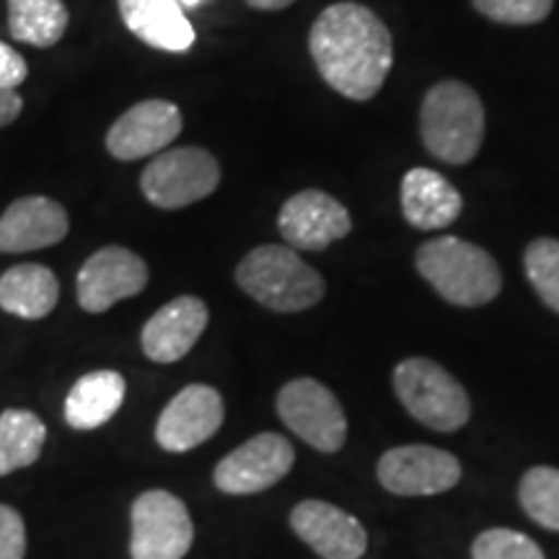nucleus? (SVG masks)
Here are the masks:
<instances>
[{
    "mask_svg": "<svg viewBox=\"0 0 559 559\" xmlns=\"http://www.w3.org/2000/svg\"><path fill=\"white\" fill-rule=\"evenodd\" d=\"M60 300V283L45 264H16L0 275V309L19 319L50 317Z\"/></svg>",
    "mask_w": 559,
    "mask_h": 559,
    "instance_id": "obj_21",
    "label": "nucleus"
},
{
    "mask_svg": "<svg viewBox=\"0 0 559 559\" xmlns=\"http://www.w3.org/2000/svg\"><path fill=\"white\" fill-rule=\"evenodd\" d=\"M277 230L290 249L321 251L345 239L353 230L347 207L321 190H304L285 202L277 215Z\"/></svg>",
    "mask_w": 559,
    "mask_h": 559,
    "instance_id": "obj_13",
    "label": "nucleus"
},
{
    "mask_svg": "<svg viewBox=\"0 0 559 559\" xmlns=\"http://www.w3.org/2000/svg\"><path fill=\"white\" fill-rule=\"evenodd\" d=\"M221 164L198 145L160 151L140 177V192L153 207L179 210L218 190Z\"/></svg>",
    "mask_w": 559,
    "mask_h": 559,
    "instance_id": "obj_6",
    "label": "nucleus"
},
{
    "mask_svg": "<svg viewBox=\"0 0 559 559\" xmlns=\"http://www.w3.org/2000/svg\"><path fill=\"white\" fill-rule=\"evenodd\" d=\"M26 75H29L26 60L11 45L0 41V88L16 91L26 81Z\"/></svg>",
    "mask_w": 559,
    "mask_h": 559,
    "instance_id": "obj_29",
    "label": "nucleus"
},
{
    "mask_svg": "<svg viewBox=\"0 0 559 559\" xmlns=\"http://www.w3.org/2000/svg\"><path fill=\"white\" fill-rule=\"evenodd\" d=\"M239 288L275 313H298L317 306L326 293L324 277L290 247L264 243L236 267Z\"/></svg>",
    "mask_w": 559,
    "mask_h": 559,
    "instance_id": "obj_4",
    "label": "nucleus"
},
{
    "mask_svg": "<svg viewBox=\"0 0 559 559\" xmlns=\"http://www.w3.org/2000/svg\"><path fill=\"white\" fill-rule=\"evenodd\" d=\"M181 5H185V9H194V5H200L202 0H179Z\"/></svg>",
    "mask_w": 559,
    "mask_h": 559,
    "instance_id": "obj_32",
    "label": "nucleus"
},
{
    "mask_svg": "<svg viewBox=\"0 0 559 559\" xmlns=\"http://www.w3.org/2000/svg\"><path fill=\"white\" fill-rule=\"evenodd\" d=\"M132 559H185L194 542L190 510L166 489L138 495L130 508Z\"/></svg>",
    "mask_w": 559,
    "mask_h": 559,
    "instance_id": "obj_7",
    "label": "nucleus"
},
{
    "mask_svg": "<svg viewBox=\"0 0 559 559\" xmlns=\"http://www.w3.org/2000/svg\"><path fill=\"white\" fill-rule=\"evenodd\" d=\"M243 3H249L251 9H260V11H283L296 3V0H243Z\"/></svg>",
    "mask_w": 559,
    "mask_h": 559,
    "instance_id": "obj_31",
    "label": "nucleus"
},
{
    "mask_svg": "<svg viewBox=\"0 0 559 559\" xmlns=\"http://www.w3.org/2000/svg\"><path fill=\"white\" fill-rule=\"evenodd\" d=\"M528 283L539 293V298L551 311L559 313V241L536 239L526 247L523 254Z\"/></svg>",
    "mask_w": 559,
    "mask_h": 559,
    "instance_id": "obj_25",
    "label": "nucleus"
},
{
    "mask_svg": "<svg viewBox=\"0 0 559 559\" xmlns=\"http://www.w3.org/2000/svg\"><path fill=\"white\" fill-rule=\"evenodd\" d=\"M226 407L218 389L190 383L166 404L156 423V443L169 453H187L221 430Z\"/></svg>",
    "mask_w": 559,
    "mask_h": 559,
    "instance_id": "obj_12",
    "label": "nucleus"
},
{
    "mask_svg": "<svg viewBox=\"0 0 559 559\" xmlns=\"http://www.w3.org/2000/svg\"><path fill=\"white\" fill-rule=\"evenodd\" d=\"M210 311L198 296H179L153 313L140 332L145 358L169 366L185 358L207 330Z\"/></svg>",
    "mask_w": 559,
    "mask_h": 559,
    "instance_id": "obj_16",
    "label": "nucleus"
},
{
    "mask_svg": "<svg viewBox=\"0 0 559 559\" xmlns=\"http://www.w3.org/2000/svg\"><path fill=\"white\" fill-rule=\"evenodd\" d=\"M290 528L321 559H360L368 549L362 523L324 500L298 502L290 513Z\"/></svg>",
    "mask_w": 559,
    "mask_h": 559,
    "instance_id": "obj_15",
    "label": "nucleus"
},
{
    "mask_svg": "<svg viewBox=\"0 0 559 559\" xmlns=\"http://www.w3.org/2000/svg\"><path fill=\"white\" fill-rule=\"evenodd\" d=\"M419 135L430 156L451 166L477 158L485 140V107L464 81H440L419 107Z\"/></svg>",
    "mask_w": 559,
    "mask_h": 559,
    "instance_id": "obj_3",
    "label": "nucleus"
},
{
    "mask_svg": "<svg viewBox=\"0 0 559 559\" xmlns=\"http://www.w3.org/2000/svg\"><path fill=\"white\" fill-rule=\"evenodd\" d=\"M472 559H544V551L521 531L489 528L474 539Z\"/></svg>",
    "mask_w": 559,
    "mask_h": 559,
    "instance_id": "obj_26",
    "label": "nucleus"
},
{
    "mask_svg": "<svg viewBox=\"0 0 559 559\" xmlns=\"http://www.w3.org/2000/svg\"><path fill=\"white\" fill-rule=\"evenodd\" d=\"M21 109H24V99L16 91L0 88V128H9L11 122H16Z\"/></svg>",
    "mask_w": 559,
    "mask_h": 559,
    "instance_id": "obj_30",
    "label": "nucleus"
},
{
    "mask_svg": "<svg viewBox=\"0 0 559 559\" xmlns=\"http://www.w3.org/2000/svg\"><path fill=\"white\" fill-rule=\"evenodd\" d=\"M309 50L326 86L349 102H368L394 66V39L386 24L360 3H334L319 13Z\"/></svg>",
    "mask_w": 559,
    "mask_h": 559,
    "instance_id": "obj_1",
    "label": "nucleus"
},
{
    "mask_svg": "<svg viewBox=\"0 0 559 559\" xmlns=\"http://www.w3.org/2000/svg\"><path fill=\"white\" fill-rule=\"evenodd\" d=\"M47 428L29 409H5L0 415V477L37 464Z\"/></svg>",
    "mask_w": 559,
    "mask_h": 559,
    "instance_id": "obj_22",
    "label": "nucleus"
},
{
    "mask_svg": "<svg viewBox=\"0 0 559 559\" xmlns=\"http://www.w3.org/2000/svg\"><path fill=\"white\" fill-rule=\"evenodd\" d=\"M185 120L174 102L148 99L111 124L107 132V151L117 160H138L153 153H160L166 145L179 138Z\"/></svg>",
    "mask_w": 559,
    "mask_h": 559,
    "instance_id": "obj_14",
    "label": "nucleus"
},
{
    "mask_svg": "<svg viewBox=\"0 0 559 559\" xmlns=\"http://www.w3.org/2000/svg\"><path fill=\"white\" fill-rule=\"evenodd\" d=\"M79 304L88 313H104L148 285V264L128 247H104L79 270Z\"/></svg>",
    "mask_w": 559,
    "mask_h": 559,
    "instance_id": "obj_11",
    "label": "nucleus"
},
{
    "mask_svg": "<svg viewBox=\"0 0 559 559\" xmlns=\"http://www.w3.org/2000/svg\"><path fill=\"white\" fill-rule=\"evenodd\" d=\"M66 207L50 198H19L0 215V254H21L60 243L68 236Z\"/></svg>",
    "mask_w": 559,
    "mask_h": 559,
    "instance_id": "obj_17",
    "label": "nucleus"
},
{
    "mask_svg": "<svg viewBox=\"0 0 559 559\" xmlns=\"http://www.w3.org/2000/svg\"><path fill=\"white\" fill-rule=\"evenodd\" d=\"M376 477L400 498H428L459 485L461 464L453 453L432 445H400L379 459Z\"/></svg>",
    "mask_w": 559,
    "mask_h": 559,
    "instance_id": "obj_10",
    "label": "nucleus"
},
{
    "mask_svg": "<svg viewBox=\"0 0 559 559\" xmlns=\"http://www.w3.org/2000/svg\"><path fill=\"white\" fill-rule=\"evenodd\" d=\"M296 464L290 440L277 432H260L218 461L213 472L223 495H257L285 479Z\"/></svg>",
    "mask_w": 559,
    "mask_h": 559,
    "instance_id": "obj_9",
    "label": "nucleus"
},
{
    "mask_svg": "<svg viewBox=\"0 0 559 559\" xmlns=\"http://www.w3.org/2000/svg\"><path fill=\"white\" fill-rule=\"evenodd\" d=\"M519 500L531 521L549 531H559V469L534 466L523 474Z\"/></svg>",
    "mask_w": 559,
    "mask_h": 559,
    "instance_id": "obj_24",
    "label": "nucleus"
},
{
    "mask_svg": "<svg viewBox=\"0 0 559 559\" xmlns=\"http://www.w3.org/2000/svg\"><path fill=\"white\" fill-rule=\"evenodd\" d=\"M472 3L481 16L510 26L539 24L555 9V0H472Z\"/></svg>",
    "mask_w": 559,
    "mask_h": 559,
    "instance_id": "obj_27",
    "label": "nucleus"
},
{
    "mask_svg": "<svg viewBox=\"0 0 559 559\" xmlns=\"http://www.w3.org/2000/svg\"><path fill=\"white\" fill-rule=\"evenodd\" d=\"M124 383L122 373L117 370H91L81 376L70 389L66 400V423L73 430H96L107 425L124 404Z\"/></svg>",
    "mask_w": 559,
    "mask_h": 559,
    "instance_id": "obj_20",
    "label": "nucleus"
},
{
    "mask_svg": "<svg viewBox=\"0 0 559 559\" xmlns=\"http://www.w3.org/2000/svg\"><path fill=\"white\" fill-rule=\"evenodd\" d=\"M464 198L443 174L412 169L402 179V213L412 228L438 230L459 221Z\"/></svg>",
    "mask_w": 559,
    "mask_h": 559,
    "instance_id": "obj_18",
    "label": "nucleus"
},
{
    "mask_svg": "<svg viewBox=\"0 0 559 559\" xmlns=\"http://www.w3.org/2000/svg\"><path fill=\"white\" fill-rule=\"evenodd\" d=\"M394 391L404 409L436 432H456L472 417L466 389L436 360H402L394 368Z\"/></svg>",
    "mask_w": 559,
    "mask_h": 559,
    "instance_id": "obj_5",
    "label": "nucleus"
},
{
    "mask_svg": "<svg viewBox=\"0 0 559 559\" xmlns=\"http://www.w3.org/2000/svg\"><path fill=\"white\" fill-rule=\"evenodd\" d=\"M277 415L293 436L321 453H337L347 440V417L337 396L317 379H293L280 389Z\"/></svg>",
    "mask_w": 559,
    "mask_h": 559,
    "instance_id": "obj_8",
    "label": "nucleus"
},
{
    "mask_svg": "<svg viewBox=\"0 0 559 559\" xmlns=\"http://www.w3.org/2000/svg\"><path fill=\"white\" fill-rule=\"evenodd\" d=\"M415 267L443 300L461 309H477L502 290V272L492 254L459 236L425 241L415 254Z\"/></svg>",
    "mask_w": 559,
    "mask_h": 559,
    "instance_id": "obj_2",
    "label": "nucleus"
},
{
    "mask_svg": "<svg viewBox=\"0 0 559 559\" xmlns=\"http://www.w3.org/2000/svg\"><path fill=\"white\" fill-rule=\"evenodd\" d=\"M26 526L16 508L0 506V559H24Z\"/></svg>",
    "mask_w": 559,
    "mask_h": 559,
    "instance_id": "obj_28",
    "label": "nucleus"
},
{
    "mask_svg": "<svg viewBox=\"0 0 559 559\" xmlns=\"http://www.w3.org/2000/svg\"><path fill=\"white\" fill-rule=\"evenodd\" d=\"M124 26L140 41L164 52H187L194 45V29L179 0H117Z\"/></svg>",
    "mask_w": 559,
    "mask_h": 559,
    "instance_id": "obj_19",
    "label": "nucleus"
},
{
    "mask_svg": "<svg viewBox=\"0 0 559 559\" xmlns=\"http://www.w3.org/2000/svg\"><path fill=\"white\" fill-rule=\"evenodd\" d=\"M68 29L62 0H9V32L32 47H52Z\"/></svg>",
    "mask_w": 559,
    "mask_h": 559,
    "instance_id": "obj_23",
    "label": "nucleus"
}]
</instances>
